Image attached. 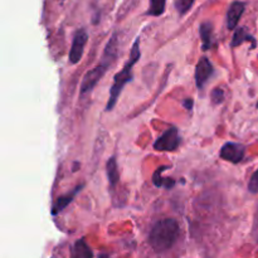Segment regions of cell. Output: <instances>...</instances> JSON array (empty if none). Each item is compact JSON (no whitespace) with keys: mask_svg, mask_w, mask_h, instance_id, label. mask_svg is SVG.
I'll use <instances>...</instances> for the list:
<instances>
[{"mask_svg":"<svg viewBox=\"0 0 258 258\" xmlns=\"http://www.w3.org/2000/svg\"><path fill=\"white\" fill-rule=\"evenodd\" d=\"M98 258H110V257H108V254L102 253V254H100V256H98Z\"/></svg>","mask_w":258,"mask_h":258,"instance_id":"obj_20","label":"cell"},{"mask_svg":"<svg viewBox=\"0 0 258 258\" xmlns=\"http://www.w3.org/2000/svg\"><path fill=\"white\" fill-rule=\"evenodd\" d=\"M199 34L202 39V49L208 50L213 45V25L211 22L202 23L199 27Z\"/></svg>","mask_w":258,"mask_h":258,"instance_id":"obj_10","label":"cell"},{"mask_svg":"<svg viewBox=\"0 0 258 258\" xmlns=\"http://www.w3.org/2000/svg\"><path fill=\"white\" fill-rule=\"evenodd\" d=\"M180 234V227L175 219L166 218L159 221L151 228L149 242L153 249L158 253L166 252L176 243Z\"/></svg>","mask_w":258,"mask_h":258,"instance_id":"obj_1","label":"cell"},{"mask_svg":"<svg viewBox=\"0 0 258 258\" xmlns=\"http://www.w3.org/2000/svg\"><path fill=\"white\" fill-rule=\"evenodd\" d=\"M166 7V0H150V7L146 12L148 15H153V17H160L164 14Z\"/></svg>","mask_w":258,"mask_h":258,"instance_id":"obj_15","label":"cell"},{"mask_svg":"<svg viewBox=\"0 0 258 258\" xmlns=\"http://www.w3.org/2000/svg\"><path fill=\"white\" fill-rule=\"evenodd\" d=\"M213 72L214 68L211 60L207 57H202L196 67V83L199 90H203L206 87L207 82L209 81L211 76L213 75Z\"/></svg>","mask_w":258,"mask_h":258,"instance_id":"obj_6","label":"cell"},{"mask_svg":"<svg viewBox=\"0 0 258 258\" xmlns=\"http://www.w3.org/2000/svg\"><path fill=\"white\" fill-rule=\"evenodd\" d=\"M168 168L169 166H161V168L156 169V171L153 175L154 185L158 186V188H166V189H171L174 185H175V180H173V179L170 178H163V176H161L163 171Z\"/></svg>","mask_w":258,"mask_h":258,"instance_id":"obj_14","label":"cell"},{"mask_svg":"<svg viewBox=\"0 0 258 258\" xmlns=\"http://www.w3.org/2000/svg\"><path fill=\"white\" fill-rule=\"evenodd\" d=\"M211 98L213 105H219V103H222L224 101V91L219 87L214 88L211 93Z\"/></svg>","mask_w":258,"mask_h":258,"instance_id":"obj_17","label":"cell"},{"mask_svg":"<svg viewBox=\"0 0 258 258\" xmlns=\"http://www.w3.org/2000/svg\"><path fill=\"white\" fill-rule=\"evenodd\" d=\"M244 9H246V3L244 2L234 0V2L231 3L228 12H227V27H228L229 30L236 29L242 14L244 13Z\"/></svg>","mask_w":258,"mask_h":258,"instance_id":"obj_8","label":"cell"},{"mask_svg":"<svg viewBox=\"0 0 258 258\" xmlns=\"http://www.w3.org/2000/svg\"><path fill=\"white\" fill-rule=\"evenodd\" d=\"M219 155H221L223 160H227L233 164H238L244 158V146L242 144L227 143L222 146Z\"/></svg>","mask_w":258,"mask_h":258,"instance_id":"obj_7","label":"cell"},{"mask_svg":"<svg viewBox=\"0 0 258 258\" xmlns=\"http://www.w3.org/2000/svg\"><path fill=\"white\" fill-rule=\"evenodd\" d=\"M181 139L176 127H169L154 143L156 151H174L180 146Z\"/></svg>","mask_w":258,"mask_h":258,"instance_id":"obj_4","label":"cell"},{"mask_svg":"<svg viewBox=\"0 0 258 258\" xmlns=\"http://www.w3.org/2000/svg\"><path fill=\"white\" fill-rule=\"evenodd\" d=\"M106 173H107L110 186L113 189L118 184V180H120V173H118L117 170V163H116V159L113 158V156L107 160V164H106Z\"/></svg>","mask_w":258,"mask_h":258,"instance_id":"obj_13","label":"cell"},{"mask_svg":"<svg viewBox=\"0 0 258 258\" xmlns=\"http://www.w3.org/2000/svg\"><path fill=\"white\" fill-rule=\"evenodd\" d=\"M257 107H258V102H257Z\"/></svg>","mask_w":258,"mask_h":258,"instance_id":"obj_21","label":"cell"},{"mask_svg":"<svg viewBox=\"0 0 258 258\" xmlns=\"http://www.w3.org/2000/svg\"><path fill=\"white\" fill-rule=\"evenodd\" d=\"M83 186H85L83 184H82V185L76 186V188L73 189V190H71L70 193L64 194V196H60L59 198L55 201V203L53 204V207H52V214H53V216H57L59 212H62L63 209L67 208V207L70 206L71 203H72L73 199L76 198V196H77V194L80 193L81 190H82Z\"/></svg>","mask_w":258,"mask_h":258,"instance_id":"obj_9","label":"cell"},{"mask_svg":"<svg viewBox=\"0 0 258 258\" xmlns=\"http://www.w3.org/2000/svg\"><path fill=\"white\" fill-rule=\"evenodd\" d=\"M87 40L88 34L85 29H78L77 32H76L70 52V62L72 63V64H77L81 60V58H82L83 55V50H85L86 44H87Z\"/></svg>","mask_w":258,"mask_h":258,"instance_id":"obj_5","label":"cell"},{"mask_svg":"<svg viewBox=\"0 0 258 258\" xmlns=\"http://www.w3.org/2000/svg\"><path fill=\"white\" fill-rule=\"evenodd\" d=\"M193 105H194V102L191 98H186V100L183 101V106L186 108V110L190 111L191 108H193Z\"/></svg>","mask_w":258,"mask_h":258,"instance_id":"obj_19","label":"cell"},{"mask_svg":"<svg viewBox=\"0 0 258 258\" xmlns=\"http://www.w3.org/2000/svg\"><path fill=\"white\" fill-rule=\"evenodd\" d=\"M248 190L253 194L258 193V170L254 171V173L252 174L251 179H249Z\"/></svg>","mask_w":258,"mask_h":258,"instance_id":"obj_18","label":"cell"},{"mask_svg":"<svg viewBox=\"0 0 258 258\" xmlns=\"http://www.w3.org/2000/svg\"><path fill=\"white\" fill-rule=\"evenodd\" d=\"M71 256L72 258H93V252L85 239H78L71 249Z\"/></svg>","mask_w":258,"mask_h":258,"instance_id":"obj_11","label":"cell"},{"mask_svg":"<svg viewBox=\"0 0 258 258\" xmlns=\"http://www.w3.org/2000/svg\"><path fill=\"white\" fill-rule=\"evenodd\" d=\"M244 42H251L252 44H253V47H256V39L253 38V35L249 34V33L247 32L246 28H237V29L234 30L233 39H232V47H239V45L243 44Z\"/></svg>","mask_w":258,"mask_h":258,"instance_id":"obj_12","label":"cell"},{"mask_svg":"<svg viewBox=\"0 0 258 258\" xmlns=\"http://www.w3.org/2000/svg\"><path fill=\"white\" fill-rule=\"evenodd\" d=\"M141 52H140V40L138 39L134 43L133 48H131L130 57H128V60L125 63L122 70L115 75L113 77V83L110 88V97H108L107 106H106V111L113 110V107L117 103L118 97H120L121 92H122L123 87L127 85L128 82L133 81V68L134 66L138 63V60L140 59Z\"/></svg>","mask_w":258,"mask_h":258,"instance_id":"obj_2","label":"cell"},{"mask_svg":"<svg viewBox=\"0 0 258 258\" xmlns=\"http://www.w3.org/2000/svg\"><path fill=\"white\" fill-rule=\"evenodd\" d=\"M194 3H196V0H175V4L174 5H175V9L178 10L179 14L184 15L190 10Z\"/></svg>","mask_w":258,"mask_h":258,"instance_id":"obj_16","label":"cell"},{"mask_svg":"<svg viewBox=\"0 0 258 258\" xmlns=\"http://www.w3.org/2000/svg\"><path fill=\"white\" fill-rule=\"evenodd\" d=\"M111 63H112L111 60L102 58V60H101V63L97 67H95L93 70L88 71L86 73L82 80V83H81V95H87V93H90L96 87V85L100 82L101 78L107 72Z\"/></svg>","mask_w":258,"mask_h":258,"instance_id":"obj_3","label":"cell"}]
</instances>
